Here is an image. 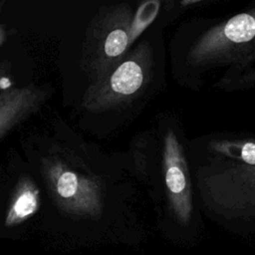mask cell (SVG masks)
I'll return each instance as SVG.
<instances>
[{
  "label": "cell",
  "mask_w": 255,
  "mask_h": 255,
  "mask_svg": "<svg viewBox=\"0 0 255 255\" xmlns=\"http://www.w3.org/2000/svg\"><path fill=\"white\" fill-rule=\"evenodd\" d=\"M180 57L189 86L218 69L226 72L218 83L222 88L255 84V7L214 24H201L187 35Z\"/></svg>",
  "instance_id": "6da1fadb"
},
{
  "label": "cell",
  "mask_w": 255,
  "mask_h": 255,
  "mask_svg": "<svg viewBox=\"0 0 255 255\" xmlns=\"http://www.w3.org/2000/svg\"><path fill=\"white\" fill-rule=\"evenodd\" d=\"M190 166L194 192L209 214L255 223V165L206 152Z\"/></svg>",
  "instance_id": "7a4b0ae2"
},
{
  "label": "cell",
  "mask_w": 255,
  "mask_h": 255,
  "mask_svg": "<svg viewBox=\"0 0 255 255\" xmlns=\"http://www.w3.org/2000/svg\"><path fill=\"white\" fill-rule=\"evenodd\" d=\"M132 10L127 3L101 7L86 30L80 67L91 83L111 72L130 48Z\"/></svg>",
  "instance_id": "3957f363"
},
{
  "label": "cell",
  "mask_w": 255,
  "mask_h": 255,
  "mask_svg": "<svg viewBox=\"0 0 255 255\" xmlns=\"http://www.w3.org/2000/svg\"><path fill=\"white\" fill-rule=\"evenodd\" d=\"M153 57L147 41L140 42L111 72L86 90L82 107L93 114L124 107L138 98L152 78Z\"/></svg>",
  "instance_id": "277c9868"
},
{
  "label": "cell",
  "mask_w": 255,
  "mask_h": 255,
  "mask_svg": "<svg viewBox=\"0 0 255 255\" xmlns=\"http://www.w3.org/2000/svg\"><path fill=\"white\" fill-rule=\"evenodd\" d=\"M40 170L51 198L63 212L80 217L102 214L104 183L99 176L82 172L55 154L41 159Z\"/></svg>",
  "instance_id": "5b68a950"
},
{
  "label": "cell",
  "mask_w": 255,
  "mask_h": 255,
  "mask_svg": "<svg viewBox=\"0 0 255 255\" xmlns=\"http://www.w3.org/2000/svg\"><path fill=\"white\" fill-rule=\"evenodd\" d=\"M183 143L172 128L163 136L162 174L168 206L177 221L186 225L193 215V179Z\"/></svg>",
  "instance_id": "8992f818"
},
{
  "label": "cell",
  "mask_w": 255,
  "mask_h": 255,
  "mask_svg": "<svg viewBox=\"0 0 255 255\" xmlns=\"http://www.w3.org/2000/svg\"><path fill=\"white\" fill-rule=\"evenodd\" d=\"M44 87L33 84L14 87L0 99V139L35 114L48 98Z\"/></svg>",
  "instance_id": "52a82bcc"
},
{
  "label": "cell",
  "mask_w": 255,
  "mask_h": 255,
  "mask_svg": "<svg viewBox=\"0 0 255 255\" xmlns=\"http://www.w3.org/2000/svg\"><path fill=\"white\" fill-rule=\"evenodd\" d=\"M40 189L33 179L26 174L18 177L12 189L4 224L6 227L19 225L34 214L40 208Z\"/></svg>",
  "instance_id": "ba28073f"
},
{
  "label": "cell",
  "mask_w": 255,
  "mask_h": 255,
  "mask_svg": "<svg viewBox=\"0 0 255 255\" xmlns=\"http://www.w3.org/2000/svg\"><path fill=\"white\" fill-rule=\"evenodd\" d=\"M205 144V152L255 165V138H214Z\"/></svg>",
  "instance_id": "9c48e42d"
},
{
  "label": "cell",
  "mask_w": 255,
  "mask_h": 255,
  "mask_svg": "<svg viewBox=\"0 0 255 255\" xmlns=\"http://www.w3.org/2000/svg\"><path fill=\"white\" fill-rule=\"evenodd\" d=\"M159 9L158 1L143 2L132 17L130 26V45L139 37L145 28L153 21Z\"/></svg>",
  "instance_id": "30bf717a"
},
{
  "label": "cell",
  "mask_w": 255,
  "mask_h": 255,
  "mask_svg": "<svg viewBox=\"0 0 255 255\" xmlns=\"http://www.w3.org/2000/svg\"><path fill=\"white\" fill-rule=\"evenodd\" d=\"M15 87L12 73V63L8 60L0 62V99L8 91Z\"/></svg>",
  "instance_id": "8fae6325"
},
{
  "label": "cell",
  "mask_w": 255,
  "mask_h": 255,
  "mask_svg": "<svg viewBox=\"0 0 255 255\" xmlns=\"http://www.w3.org/2000/svg\"><path fill=\"white\" fill-rule=\"evenodd\" d=\"M4 5H5V1L0 0V16H1V12L3 10ZM7 39H8V31L5 28V26L0 22V48L4 45V43L7 41Z\"/></svg>",
  "instance_id": "7c38bea8"
}]
</instances>
